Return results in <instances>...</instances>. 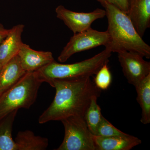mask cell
<instances>
[{"mask_svg": "<svg viewBox=\"0 0 150 150\" xmlns=\"http://www.w3.org/2000/svg\"><path fill=\"white\" fill-rule=\"evenodd\" d=\"M91 77L56 79L48 81L56 89V95L50 106L39 117L38 123L61 121L71 116L84 117L93 98L99 97L101 94V90Z\"/></svg>", "mask_w": 150, "mask_h": 150, "instance_id": "obj_1", "label": "cell"}, {"mask_svg": "<svg viewBox=\"0 0 150 150\" xmlns=\"http://www.w3.org/2000/svg\"><path fill=\"white\" fill-rule=\"evenodd\" d=\"M101 5L106 12L107 31L110 37L105 48L112 53L121 51L137 52L149 59L150 46L137 32L128 14L111 4L104 3Z\"/></svg>", "mask_w": 150, "mask_h": 150, "instance_id": "obj_2", "label": "cell"}, {"mask_svg": "<svg viewBox=\"0 0 150 150\" xmlns=\"http://www.w3.org/2000/svg\"><path fill=\"white\" fill-rule=\"evenodd\" d=\"M112 53L110 49L105 48L93 57L74 64H62L54 61L35 71V75L42 83L56 79L91 77L103 65L108 64Z\"/></svg>", "mask_w": 150, "mask_h": 150, "instance_id": "obj_3", "label": "cell"}, {"mask_svg": "<svg viewBox=\"0 0 150 150\" xmlns=\"http://www.w3.org/2000/svg\"><path fill=\"white\" fill-rule=\"evenodd\" d=\"M43 83L35 71L26 74L12 86L0 95V120L20 108L28 109L35 102Z\"/></svg>", "mask_w": 150, "mask_h": 150, "instance_id": "obj_4", "label": "cell"}, {"mask_svg": "<svg viewBox=\"0 0 150 150\" xmlns=\"http://www.w3.org/2000/svg\"><path fill=\"white\" fill-rule=\"evenodd\" d=\"M61 121L64 128V137L56 150H96L93 135L84 117L71 116Z\"/></svg>", "mask_w": 150, "mask_h": 150, "instance_id": "obj_5", "label": "cell"}, {"mask_svg": "<svg viewBox=\"0 0 150 150\" xmlns=\"http://www.w3.org/2000/svg\"><path fill=\"white\" fill-rule=\"evenodd\" d=\"M109 41L110 37L107 30L98 31L91 28L82 32L75 33L63 48L58 57V61L64 63L76 53L99 46L105 47Z\"/></svg>", "mask_w": 150, "mask_h": 150, "instance_id": "obj_6", "label": "cell"}, {"mask_svg": "<svg viewBox=\"0 0 150 150\" xmlns=\"http://www.w3.org/2000/svg\"><path fill=\"white\" fill-rule=\"evenodd\" d=\"M117 53L124 76L135 87L150 74V63L145 61L141 54L126 51Z\"/></svg>", "mask_w": 150, "mask_h": 150, "instance_id": "obj_7", "label": "cell"}, {"mask_svg": "<svg viewBox=\"0 0 150 150\" xmlns=\"http://www.w3.org/2000/svg\"><path fill=\"white\" fill-rule=\"evenodd\" d=\"M55 12L57 17L64 22L74 34L88 29L94 22L106 16L105 9L98 8L90 12H77L60 5Z\"/></svg>", "mask_w": 150, "mask_h": 150, "instance_id": "obj_8", "label": "cell"}, {"mask_svg": "<svg viewBox=\"0 0 150 150\" xmlns=\"http://www.w3.org/2000/svg\"><path fill=\"white\" fill-rule=\"evenodd\" d=\"M18 56L23 69L26 73L36 71L55 61L51 52L36 51L24 43Z\"/></svg>", "mask_w": 150, "mask_h": 150, "instance_id": "obj_9", "label": "cell"}, {"mask_svg": "<svg viewBox=\"0 0 150 150\" xmlns=\"http://www.w3.org/2000/svg\"><path fill=\"white\" fill-rule=\"evenodd\" d=\"M128 15L143 37L150 27V0H129Z\"/></svg>", "mask_w": 150, "mask_h": 150, "instance_id": "obj_10", "label": "cell"}, {"mask_svg": "<svg viewBox=\"0 0 150 150\" xmlns=\"http://www.w3.org/2000/svg\"><path fill=\"white\" fill-rule=\"evenodd\" d=\"M24 27L23 24L15 25L0 44V64L3 66L18 55L23 43L21 36Z\"/></svg>", "mask_w": 150, "mask_h": 150, "instance_id": "obj_11", "label": "cell"}, {"mask_svg": "<svg viewBox=\"0 0 150 150\" xmlns=\"http://www.w3.org/2000/svg\"><path fill=\"white\" fill-rule=\"evenodd\" d=\"M26 72L18 55L4 65L0 71V95L21 79Z\"/></svg>", "mask_w": 150, "mask_h": 150, "instance_id": "obj_12", "label": "cell"}, {"mask_svg": "<svg viewBox=\"0 0 150 150\" xmlns=\"http://www.w3.org/2000/svg\"><path fill=\"white\" fill-rule=\"evenodd\" d=\"M93 139L96 150H130L142 143L139 139L131 135L126 137L93 135Z\"/></svg>", "mask_w": 150, "mask_h": 150, "instance_id": "obj_13", "label": "cell"}, {"mask_svg": "<svg viewBox=\"0 0 150 150\" xmlns=\"http://www.w3.org/2000/svg\"><path fill=\"white\" fill-rule=\"evenodd\" d=\"M15 142L17 150H45L48 146L47 138L35 136L30 130L19 131Z\"/></svg>", "mask_w": 150, "mask_h": 150, "instance_id": "obj_14", "label": "cell"}, {"mask_svg": "<svg viewBox=\"0 0 150 150\" xmlns=\"http://www.w3.org/2000/svg\"><path fill=\"white\" fill-rule=\"evenodd\" d=\"M137 100L142 109L141 122L143 124L150 123V74L135 87Z\"/></svg>", "mask_w": 150, "mask_h": 150, "instance_id": "obj_15", "label": "cell"}, {"mask_svg": "<svg viewBox=\"0 0 150 150\" xmlns=\"http://www.w3.org/2000/svg\"><path fill=\"white\" fill-rule=\"evenodd\" d=\"M18 110H15L0 120V150H17L12 132Z\"/></svg>", "mask_w": 150, "mask_h": 150, "instance_id": "obj_16", "label": "cell"}, {"mask_svg": "<svg viewBox=\"0 0 150 150\" xmlns=\"http://www.w3.org/2000/svg\"><path fill=\"white\" fill-rule=\"evenodd\" d=\"M98 98L97 96L93 98L84 117L90 131L93 135L96 134L103 116L101 114L100 108L97 102Z\"/></svg>", "mask_w": 150, "mask_h": 150, "instance_id": "obj_17", "label": "cell"}, {"mask_svg": "<svg viewBox=\"0 0 150 150\" xmlns=\"http://www.w3.org/2000/svg\"><path fill=\"white\" fill-rule=\"evenodd\" d=\"M94 136L102 137H129L130 135L119 130L103 116L96 134Z\"/></svg>", "mask_w": 150, "mask_h": 150, "instance_id": "obj_18", "label": "cell"}, {"mask_svg": "<svg viewBox=\"0 0 150 150\" xmlns=\"http://www.w3.org/2000/svg\"><path fill=\"white\" fill-rule=\"evenodd\" d=\"M95 75L94 83L97 87L101 90L107 89L112 81V75L108 64L103 65Z\"/></svg>", "mask_w": 150, "mask_h": 150, "instance_id": "obj_19", "label": "cell"}, {"mask_svg": "<svg viewBox=\"0 0 150 150\" xmlns=\"http://www.w3.org/2000/svg\"><path fill=\"white\" fill-rule=\"evenodd\" d=\"M101 4L108 3L118 8L119 9L128 14L129 10V0H96Z\"/></svg>", "mask_w": 150, "mask_h": 150, "instance_id": "obj_20", "label": "cell"}, {"mask_svg": "<svg viewBox=\"0 0 150 150\" xmlns=\"http://www.w3.org/2000/svg\"><path fill=\"white\" fill-rule=\"evenodd\" d=\"M9 31L10 29H6L2 24L0 23V44L7 36Z\"/></svg>", "mask_w": 150, "mask_h": 150, "instance_id": "obj_21", "label": "cell"}, {"mask_svg": "<svg viewBox=\"0 0 150 150\" xmlns=\"http://www.w3.org/2000/svg\"><path fill=\"white\" fill-rule=\"evenodd\" d=\"M3 66L1 64H0V71H1V70Z\"/></svg>", "mask_w": 150, "mask_h": 150, "instance_id": "obj_22", "label": "cell"}]
</instances>
